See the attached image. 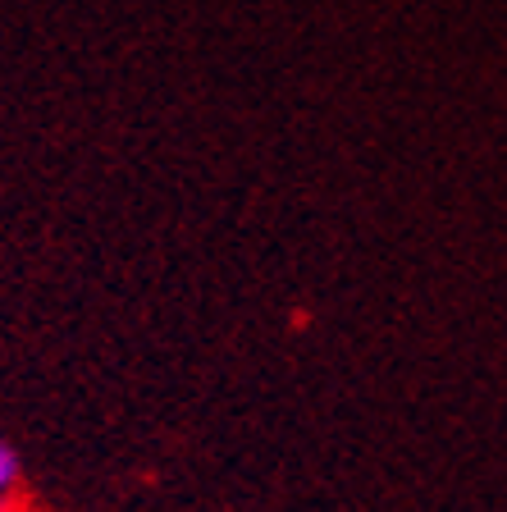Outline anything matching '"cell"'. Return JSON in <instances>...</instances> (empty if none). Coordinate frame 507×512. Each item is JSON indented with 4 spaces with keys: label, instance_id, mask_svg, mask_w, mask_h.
<instances>
[{
    "label": "cell",
    "instance_id": "obj_2",
    "mask_svg": "<svg viewBox=\"0 0 507 512\" xmlns=\"http://www.w3.org/2000/svg\"><path fill=\"white\" fill-rule=\"evenodd\" d=\"M0 512H19V508H10V503H5V508H0Z\"/></svg>",
    "mask_w": 507,
    "mask_h": 512
},
{
    "label": "cell",
    "instance_id": "obj_1",
    "mask_svg": "<svg viewBox=\"0 0 507 512\" xmlns=\"http://www.w3.org/2000/svg\"><path fill=\"white\" fill-rule=\"evenodd\" d=\"M19 490H23V458H19V448L0 435V508L14 503Z\"/></svg>",
    "mask_w": 507,
    "mask_h": 512
}]
</instances>
